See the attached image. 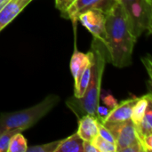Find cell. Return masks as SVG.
<instances>
[{
  "instance_id": "cell-13",
  "label": "cell",
  "mask_w": 152,
  "mask_h": 152,
  "mask_svg": "<svg viewBox=\"0 0 152 152\" xmlns=\"http://www.w3.org/2000/svg\"><path fill=\"white\" fill-rule=\"evenodd\" d=\"M83 142L77 133H75L68 138L61 140L55 152H83Z\"/></svg>"
},
{
  "instance_id": "cell-7",
  "label": "cell",
  "mask_w": 152,
  "mask_h": 152,
  "mask_svg": "<svg viewBox=\"0 0 152 152\" xmlns=\"http://www.w3.org/2000/svg\"><path fill=\"white\" fill-rule=\"evenodd\" d=\"M77 20L96 38L104 45L107 43L106 15L99 10H88L79 14Z\"/></svg>"
},
{
  "instance_id": "cell-9",
  "label": "cell",
  "mask_w": 152,
  "mask_h": 152,
  "mask_svg": "<svg viewBox=\"0 0 152 152\" xmlns=\"http://www.w3.org/2000/svg\"><path fill=\"white\" fill-rule=\"evenodd\" d=\"M32 0H9L0 10V31L10 24Z\"/></svg>"
},
{
  "instance_id": "cell-2",
  "label": "cell",
  "mask_w": 152,
  "mask_h": 152,
  "mask_svg": "<svg viewBox=\"0 0 152 152\" xmlns=\"http://www.w3.org/2000/svg\"><path fill=\"white\" fill-rule=\"evenodd\" d=\"M89 53L91 56V77L88 86L82 97L72 96L66 101L67 107L76 115L77 119L85 115H91L97 118L102 79L108 61L106 46L96 38H94L92 42Z\"/></svg>"
},
{
  "instance_id": "cell-12",
  "label": "cell",
  "mask_w": 152,
  "mask_h": 152,
  "mask_svg": "<svg viewBox=\"0 0 152 152\" xmlns=\"http://www.w3.org/2000/svg\"><path fill=\"white\" fill-rule=\"evenodd\" d=\"M151 102H152L151 93H149L142 97H139L137 99L136 102L134 103V105L133 107L132 115H131V120L135 126H139V124L141 123V121L146 112L147 107Z\"/></svg>"
},
{
  "instance_id": "cell-15",
  "label": "cell",
  "mask_w": 152,
  "mask_h": 152,
  "mask_svg": "<svg viewBox=\"0 0 152 152\" xmlns=\"http://www.w3.org/2000/svg\"><path fill=\"white\" fill-rule=\"evenodd\" d=\"M27 141L22 135L21 132H20L12 137L7 152H27Z\"/></svg>"
},
{
  "instance_id": "cell-24",
  "label": "cell",
  "mask_w": 152,
  "mask_h": 152,
  "mask_svg": "<svg viewBox=\"0 0 152 152\" xmlns=\"http://www.w3.org/2000/svg\"><path fill=\"white\" fill-rule=\"evenodd\" d=\"M114 1H116V2H120L121 0H114Z\"/></svg>"
},
{
  "instance_id": "cell-3",
  "label": "cell",
  "mask_w": 152,
  "mask_h": 152,
  "mask_svg": "<svg viewBox=\"0 0 152 152\" xmlns=\"http://www.w3.org/2000/svg\"><path fill=\"white\" fill-rule=\"evenodd\" d=\"M59 102L60 97L58 95L49 94L42 102L28 109L1 113L0 134L4 131L16 128H20L25 131L50 112Z\"/></svg>"
},
{
  "instance_id": "cell-23",
  "label": "cell",
  "mask_w": 152,
  "mask_h": 152,
  "mask_svg": "<svg viewBox=\"0 0 152 152\" xmlns=\"http://www.w3.org/2000/svg\"><path fill=\"white\" fill-rule=\"evenodd\" d=\"M9 0H0V10L4 7V5L8 2Z\"/></svg>"
},
{
  "instance_id": "cell-22",
  "label": "cell",
  "mask_w": 152,
  "mask_h": 152,
  "mask_svg": "<svg viewBox=\"0 0 152 152\" xmlns=\"http://www.w3.org/2000/svg\"><path fill=\"white\" fill-rule=\"evenodd\" d=\"M70 0H56V7L59 10H61L67 3H69Z\"/></svg>"
},
{
  "instance_id": "cell-8",
  "label": "cell",
  "mask_w": 152,
  "mask_h": 152,
  "mask_svg": "<svg viewBox=\"0 0 152 152\" xmlns=\"http://www.w3.org/2000/svg\"><path fill=\"white\" fill-rule=\"evenodd\" d=\"M138 97L129 98L121 102H118L116 107L110 110L108 115L102 120L99 121L101 123H118V122H125L131 119L132 110L134 103L136 102Z\"/></svg>"
},
{
  "instance_id": "cell-6",
  "label": "cell",
  "mask_w": 152,
  "mask_h": 152,
  "mask_svg": "<svg viewBox=\"0 0 152 152\" xmlns=\"http://www.w3.org/2000/svg\"><path fill=\"white\" fill-rule=\"evenodd\" d=\"M102 124L105 126L113 135L115 139L116 152H121L125 148L140 142L135 126L131 119L125 122H106Z\"/></svg>"
},
{
  "instance_id": "cell-18",
  "label": "cell",
  "mask_w": 152,
  "mask_h": 152,
  "mask_svg": "<svg viewBox=\"0 0 152 152\" xmlns=\"http://www.w3.org/2000/svg\"><path fill=\"white\" fill-rule=\"evenodd\" d=\"M60 142H61V140H58V141L51 142L45 144L34 145L31 147H28L27 152H55Z\"/></svg>"
},
{
  "instance_id": "cell-16",
  "label": "cell",
  "mask_w": 152,
  "mask_h": 152,
  "mask_svg": "<svg viewBox=\"0 0 152 152\" xmlns=\"http://www.w3.org/2000/svg\"><path fill=\"white\" fill-rule=\"evenodd\" d=\"M24 130L20 128H16V129H12V130H7L0 134V152H7L8 151V147L10 141L12 137L20 132H23Z\"/></svg>"
},
{
  "instance_id": "cell-17",
  "label": "cell",
  "mask_w": 152,
  "mask_h": 152,
  "mask_svg": "<svg viewBox=\"0 0 152 152\" xmlns=\"http://www.w3.org/2000/svg\"><path fill=\"white\" fill-rule=\"evenodd\" d=\"M92 142L97 149L98 152H116V145L101 136H96Z\"/></svg>"
},
{
  "instance_id": "cell-25",
  "label": "cell",
  "mask_w": 152,
  "mask_h": 152,
  "mask_svg": "<svg viewBox=\"0 0 152 152\" xmlns=\"http://www.w3.org/2000/svg\"><path fill=\"white\" fill-rule=\"evenodd\" d=\"M67 4H68V3H67Z\"/></svg>"
},
{
  "instance_id": "cell-20",
  "label": "cell",
  "mask_w": 152,
  "mask_h": 152,
  "mask_svg": "<svg viewBox=\"0 0 152 152\" xmlns=\"http://www.w3.org/2000/svg\"><path fill=\"white\" fill-rule=\"evenodd\" d=\"M98 130H99V136H101L103 139L115 144V139H114L113 135L109 131V129L105 126H103L101 122H99V124H98Z\"/></svg>"
},
{
  "instance_id": "cell-21",
  "label": "cell",
  "mask_w": 152,
  "mask_h": 152,
  "mask_svg": "<svg viewBox=\"0 0 152 152\" xmlns=\"http://www.w3.org/2000/svg\"><path fill=\"white\" fill-rule=\"evenodd\" d=\"M83 152H98V151L92 142L84 141L83 142Z\"/></svg>"
},
{
  "instance_id": "cell-5",
  "label": "cell",
  "mask_w": 152,
  "mask_h": 152,
  "mask_svg": "<svg viewBox=\"0 0 152 152\" xmlns=\"http://www.w3.org/2000/svg\"><path fill=\"white\" fill-rule=\"evenodd\" d=\"M116 3L114 0H70L60 12L76 25L80 13L88 10H99L107 13Z\"/></svg>"
},
{
  "instance_id": "cell-14",
  "label": "cell",
  "mask_w": 152,
  "mask_h": 152,
  "mask_svg": "<svg viewBox=\"0 0 152 152\" xmlns=\"http://www.w3.org/2000/svg\"><path fill=\"white\" fill-rule=\"evenodd\" d=\"M135 129L137 132L138 139L143 135L152 134V102L149 103L141 123L139 126H135Z\"/></svg>"
},
{
  "instance_id": "cell-10",
  "label": "cell",
  "mask_w": 152,
  "mask_h": 152,
  "mask_svg": "<svg viewBox=\"0 0 152 152\" xmlns=\"http://www.w3.org/2000/svg\"><path fill=\"white\" fill-rule=\"evenodd\" d=\"M98 119L91 115H85L78 119L77 134L83 141L92 142L96 136L99 135Z\"/></svg>"
},
{
  "instance_id": "cell-19",
  "label": "cell",
  "mask_w": 152,
  "mask_h": 152,
  "mask_svg": "<svg viewBox=\"0 0 152 152\" xmlns=\"http://www.w3.org/2000/svg\"><path fill=\"white\" fill-rule=\"evenodd\" d=\"M100 100H102L105 105V107H107L110 110H112L114 107L117 106V104L118 103L117 99L110 93L107 91H102L101 90V94H100Z\"/></svg>"
},
{
  "instance_id": "cell-4",
  "label": "cell",
  "mask_w": 152,
  "mask_h": 152,
  "mask_svg": "<svg viewBox=\"0 0 152 152\" xmlns=\"http://www.w3.org/2000/svg\"><path fill=\"white\" fill-rule=\"evenodd\" d=\"M127 23L133 36L138 37L143 33H151L152 0H121Z\"/></svg>"
},
{
  "instance_id": "cell-11",
  "label": "cell",
  "mask_w": 152,
  "mask_h": 152,
  "mask_svg": "<svg viewBox=\"0 0 152 152\" xmlns=\"http://www.w3.org/2000/svg\"><path fill=\"white\" fill-rule=\"evenodd\" d=\"M91 65V56L89 52L84 53L79 52L77 48L71 56L70 60V71L74 78V84L77 83L83 73Z\"/></svg>"
},
{
  "instance_id": "cell-1",
  "label": "cell",
  "mask_w": 152,
  "mask_h": 152,
  "mask_svg": "<svg viewBox=\"0 0 152 152\" xmlns=\"http://www.w3.org/2000/svg\"><path fill=\"white\" fill-rule=\"evenodd\" d=\"M108 61L115 67L124 68L132 63V55L137 39L130 31L122 4L117 2L105 13Z\"/></svg>"
}]
</instances>
